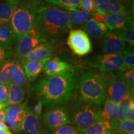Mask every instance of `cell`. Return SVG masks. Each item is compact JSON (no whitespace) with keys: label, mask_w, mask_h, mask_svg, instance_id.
Listing matches in <instances>:
<instances>
[{"label":"cell","mask_w":134,"mask_h":134,"mask_svg":"<svg viewBox=\"0 0 134 134\" xmlns=\"http://www.w3.org/2000/svg\"><path fill=\"white\" fill-rule=\"evenodd\" d=\"M48 4H53L57 7L62 8L70 11L80 9L81 0H43Z\"/></svg>","instance_id":"obj_27"},{"label":"cell","mask_w":134,"mask_h":134,"mask_svg":"<svg viewBox=\"0 0 134 134\" xmlns=\"http://www.w3.org/2000/svg\"><path fill=\"white\" fill-rule=\"evenodd\" d=\"M133 100H134L133 93L130 92L127 96L119 104V114L117 118L118 122L126 119L130 104Z\"/></svg>","instance_id":"obj_28"},{"label":"cell","mask_w":134,"mask_h":134,"mask_svg":"<svg viewBox=\"0 0 134 134\" xmlns=\"http://www.w3.org/2000/svg\"><path fill=\"white\" fill-rule=\"evenodd\" d=\"M16 8L5 1H0V24H9Z\"/></svg>","instance_id":"obj_26"},{"label":"cell","mask_w":134,"mask_h":134,"mask_svg":"<svg viewBox=\"0 0 134 134\" xmlns=\"http://www.w3.org/2000/svg\"><path fill=\"white\" fill-rule=\"evenodd\" d=\"M81 28L82 30H83L88 35L89 37L90 36L98 39L103 37L109 30L105 23L97 24L93 18L82 25Z\"/></svg>","instance_id":"obj_21"},{"label":"cell","mask_w":134,"mask_h":134,"mask_svg":"<svg viewBox=\"0 0 134 134\" xmlns=\"http://www.w3.org/2000/svg\"><path fill=\"white\" fill-rule=\"evenodd\" d=\"M6 108H8L7 105H6L4 103H3L2 102H1V100H0V111H1V110H4V109Z\"/></svg>","instance_id":"obj_42"},{"label":"cell","mask_w":134,"mask_h":134,"mask_svg":"<svg viewBox=\"0 0 134 134\" xmlns=\"http://www.w3.org/2000/svg\"><path fill=\"white\" fill-rule=\"evenodd\" d=\"M116 125L109 122H96L86 128L78 130V134H114Z\"/></svg>","instance_id":"obj_20"},{"label":"cell","mask_w":134,"mask_h":134,"mask_svg":"<svg viewBox=\"0 0 134 134\" xmlns=\"http://www.w3.org/2000/svg\"><path fill=\"white\" fill-rule=\"evenodd\" d=\"M98 12L124 13L133 18V0H93Z\"/></svg>","instance_id":"obj_11"},{"label":"cell","mask_w":134,"mask_h":134,"mask_svg":"<svg viewBox=\"0 0 134 134\" xmlns=\"http://www.w3.org/2000/svg\"><path fill=\"white\" fill-rule=\"evenodd\" d=\"M8 86L3 85H0V100L3 103L8 105Z\"/></svg>","instance_id":"obj_37"},{"label":"cell","mask_w":134,"mask_h":134,"mask_svg":"<svg viewBox=\"0 0 134 134\" xmlns=\"http://www.w3.org/2000/svg\"><path fill=\"white\" fill-rule=\"evenodd\" d=\"M123 76L129 87L130 91L134 93V69L124 71Z\"/></svg>","instance_id":"obj_35"},{"label":"cell","mask_w":134,"mask_h":134,"mask_svg":"<svg viewBox=\"0 0 134 134\" xmlns=\"http://www.w3.org/2000/svg\"><path fill=\"white\" fill-rule=\"evenodd\" d=\"M120 35L125 43H129L131 46H134V27L133 25L127 26L120 31Z\"/></svg>","instance_id":"obj_33"},{"label":"cell","mask_w":134,"mask_h":134,"mask_svg":"<svg viewBox=\"0 0 134 134\" xmlns=\"http://www.w3.org/2000/svg\"><path fill=\"white\" fill-rule=\"evenodd\" d=\"M122 58L127 70L134 69V48L133 46L129 45L122 53Z\"/></svg>","instance_id":"obj_31"},{"label":"cell","mask_w":134,"mask_h":134,"mask_svg":"<svg viewBox=\"0 0 134 134\" xmlns=\"http://www.w3.org/2000/svg\"><path fill=\"white\" fill-rule=\"evenodd\" d=\"M42 120L46 128L52 132L71 123L69 112L62 106L55 107L47 110L43 114Z\"/></svg>","instance_id":"obj_9"},{"label":"cell","mask_w":134,"mask_h":134,"mask_svg":"<svg viewBox=\"0 0 134 134\" xmlns=\"http://www.w3.org/2000/svg\"><path fill=\"white\" fill-rule=\"evenodd\" d=\"M74 69H75L74 66L60 60L57 57H55L51 58L46 63L43 68V71L47 76H48L61 74Z\"/></svg>","instance_id":"obj_17"},{"label":"cell","mask_w":134,"mask_h":134,"mask_svg":"<svg viewBox=\"0 0 134 134\" xmlns=\"http://www.w3.org/2000/svg\"><path fill=\"white\" fill-rule=\"evenodd\" d=\"M127 119L134 120V100H133L130 104Z\"/></svg>","instance_id":"obj_39"},{"label":"cell","mask_w":134,"mask_h":134,"mask_svg":"<svg viewBox=\"0 0 134 134\" xmlns=\"http://www.w3.org/2000/svg\"><path fill=\"white\" fill-rule=\"evenodd\" d=\"M66 43L71 51L78 56H85L93 50L90 37L82 29L70 30Z\"/></svg>","instance_id":"obj_8"},{"label":"cell","mask_w":134,"mask_h":134,"mask_svg":"<svg viewBox=\"0 0 134 134\" xmlns=\"http://www.w3.org/2000/svg\"><path fill=\"white\" fill-rule=\"evenodd\" d=\"M52 57H47L42 60L36 61H30L23 63V66L26 76L29 81L36 80L42 71L44 66L51 59Z\"/></svg>","instance_id":"obj_19"},{"label":"cell","mask_w":134,"mask_h":134,"mask_svg":"<svg viewBox=\"0 0 134 134\" xmlns=\"http://www.w3.org/2000/svg\"><path fill=\"white\" fill-rule=\"evenodd\" d=\"M14 37L11 27L9 24H0V42L12 46Z\"/></svg>","instance_id":"obj_29"},{"label":"cell","mask_w":134,"mask_h":134,"mask_svg":"<svg viewBox=\"0 0 134 134\" xmlns=\"http://www.w3.org/2000/svg\"><path fill=\"white\" fill-rule=\"evenodd\" d=\"M14 55L12 46L0 42V66Z\"/></svg>","instance_id":"obj_32"},{"label":"cell","mask_w":134,"mask_h":134,"mask_svg":"<svg viewBox=\"0 0 134 134\" xmlns=\"http://www.w3.org/2000/svg\"><path fill=\"white\" fill-rule=\"evenodd\" d=\"M105 24L110 31H121L127 26L133 25V19L124 13H105Z\"/></svg>","instance_id":"obj_15"},{"label":"cell","mask_w":134,"mask_h":134,"mask_svg":"<svg viewBox=\"0 0 134 134\" xmlns=\"http://www.w3.org/2000/svg\"><path fill=\"white\" fill-rule=\"evenodd\" d=\"M78 80L79 75L75 68L61 74L45 77L32 88L31 91L42 106L55 108L74 98Z\"/></svg>","instance_id":"obj_1"},{"label":"cell","mask_w":134,"mask_h":134,"mask_svg":"<svg viewBox=\"0 0 134 134\" xmlns=\"http://www.w3.org/2000/svg\"><path fill=\"white\" fill-rule=\"evenodd\" d=\"M114 134H119V133H114Z\"/></svg>","instance_id":"obj_44"},{"label":"cell","mask_w":134,"mask_h":134,"mask_svg":"<svg viewBox=\"0 0 134 134\" xmlns=\"http://www.w3.org/2000/svg\"><path fill=\"white\" fill-rule=\"evenodd\" d=\"M123 72H109L102 75L106 83V97L118 105L131 92L124 78Z\"/></svg>","instance_id":"obj_6"},{"label":"cell","mask_w":134,"mask_h":134,"mask_svg":"<svg viewBox=\"0 0 134 134\" xmlns=\"http://www.w3.org/2000/svg\"><path fill=\"white\" fill-rule=\"evenodd\" d=\"M0 134H13L7 127H0Z\"/></svg>","instance_id":"obj_41"},{"label":"cell","mask_w":134,"mask_h":134,"mask_svg":"<svg viewBox=\"0 0 134 134\" xmlns=\"http://www.w3.org/2000/svg\"><path fill=\"white\" fill-rule=\"evenodd\" d=\"M48 42L38 35L32 36L27 34L17 42V45L14 51L15 57L22 63L30 52L38 45Z\"/></svg>","instance_id":"obj_12"},{"label":"cell","mask_w":134,"mask_h":134,"mask_svg":"<svg viewBox=\"0 0 134 134\" xmlns=\"http://www.w3.org/2000/svg\"><path fill=\"white\" fill-rule=\"evenodd\" d=\"M42 4L40 0L21 1L10 22L14 42H17L32 29L37 13Z\"/></svg>","instance_id":"obj_4"},{"label":"cell","mask_w":134,"mask_h":134,"mask_svg":"<svg viewBox=\"0 0 134 134\" xmlns=\"http://www.w3.org/2000/svg\"><path fill=\"white\" fill-rule=\"evenodd\" d=\"M115 133L134 134V120L126 119L119 122L115 129Z\"/></svg>","instance_id":"obj_30"},{"label":"cell","mask_w":134,"mask_h":134,"mask_svg":"<svg viewBox=\"0 0 134 134\" xmlns=\"http://www.w3.org/2000/svg\"><path fill=\"white\" fill-rule=\"evenodd\" d=\"M18 60H8L0 66V85L8 86L12 83V73Z\"/></svg>","instance_id":"obj_22"},{"label":"cell","mask_w":134,"mask_h":134,"mask_svg":"<svg viewBox=\"0 0 134 134\" xmlns=\"http://www.w3.org/2000/svg\"><path fill=\"white\" fill-rule=\"evenodd\" d=\"M54 45L50 42L42 43L34 48L24 58L21 64L30 61L42 60L47 57H52L54 51Z\"/></svg>","instance_id":"obj_16"},{"label":"cell","mask_w":134,"mask_h":134,"mask_svg":"<svg viewBox=\"0 0 134 134\" xmlns=\"http://www.w3.org/2000/svg\"><path fill=\"white\" fill-rule=\"evenodd\" d=\"M21 130L27 134H43V127L41 114L28 107L21 124Z\"/></svg>","instance_id":"obj_14"},{"label":"cell","mask_w":134,"mask_h":134,"mask_svg":"<svg viewBox=\"0 0 134 134\" xmlns=\"http://www.w3.org/2000/svg\"><path fill=\"white\" fill-rule=\"evenodd\" d=\"M93 19L97 24H101L105 23V14L102 13H98L93 15Z\"/></svg>","instance_id":"obj_38"},{"label":"cell","mask_w":134,"mask_h":134,"mask_svg":"<svg viewBox=\"0 0 134 134\" xmlns=\"http://www.w3.org/2000/svg\"><path fill=\"white\" fill-rule=\"evenodd\" d=\"M103 104V108H100V120L109 122L117 125L118 124L119 105L107 97Z\"/></svg>","instance_id":"obj_18"},{"label":"cell","mask_w":134,"mask_h":134,"mask_svg":"<svg viewBox=\"0 0 134 134\" xmlns=\"http://www.w3.org/2000/svg\"><path fill=\"white\" fill-rule=\"evenodd\" d=\"M4 111L3 110H1V111H0V122H2L3 120V118H4Z\"/></svg>","instance_id":"obj_43"},{"label":"cell","mask_w":134,"mask_h":134,"mask_svg":"<svg viewBox=\"0 0 134 134\" xmlns=\"http://www.w3.org/2000/svg\"><path fill=\"white\" fill-rule=\"evenodd\" d=\"M80 9H82V11L93 15L99 13L98 8L93 0H81Z\"/></svg>","instance_id":"obj_34"},{"label":"cell","mask_w":134,"mask_h":134,"mask_svg":"<svg viewBox=\"0 0 134 134\" xmlns=\"http://www.w3.org/2000/svg\"><path fill=\"white\" fill-rule=\"evenodd\" d=\"M86 63L103 73L127 71L121 54L96 55L86 60Z\"/></svg>","instance_id":"obj_7"},{"label":"cell","mask_w":134,"mask_h":134,"mask_svg":"<svg viewBox=\"0 0 134 134\" xmlns=\"http://www.w3.org/2000/svg\"><path fill=\"white\" fill-rule=\"evenodd\" d=\"M33 29L48 42L62 43L72 27L66 11L43 4L37 13Z\"/></svg>","instance_id":"obj_2"},{"label":"cell","mask_w":134,"mask_h":134,"mask_svg":"<svg viewBox=\"0 0 134 134\" xmlns=\"http://www.w3.org/2000/svg\"><path fill=\"white\" fill-rule=\"evenodd\" d=\"M79 100L102 105L106 98V83L103 76L89 70H83L77 88Z\"/></svg>","instance_id":"obj_3"},{"label":"cell","mask_w":134,"mask_h":134,"mask_svg":"<svg viewBox=\"0 0 134 134\" xmlns=\"http://www.w3.org/2000/svg\"><path fill=\"white\" fill-rule=\"evenodd\" d=\"M8 105H16L21 104L25 98V89L17 86L15 84L11 83L8 86Z\"/></svg>","instance_id":"obj_23"},{"label":"cell","mask_w":134,"mask_h":134,"mask_svg":"<svg viewBox=\"0 0 134 134\" xmlns=\"http://www.w3.org/2000/svg\"><path fill=\"white\" fill-rule=\"evenodd\" d=\"M52 134H78V130L73 125H66L53 132Z\"/></svg>","instance_id":"obj_36"},{"label":"cell","mask_w":134,"mask_h":134,"mask_svg":"<svg viewBox=\"0 0 134 134\" xmlns=\"http://www.w3.org/2000/svg\"><path fill=\"white\" fill-rule=\"evenodd\" d=\"M100 105L79 100L71 106L70 114L71 122L78 130L86 128L100 121Z\"/></svg>","instance_id":"obj_5"},{"label":"cell","mask_w":134,"mask_h":134,"mask_svg":"<svg viewBox=\"0 0 134 134\" xmlns=\"http://www.w3.org/2000/svg\"><path fill=\"white\" fill-rule=\"evenodd\" d=\"M27 108V102L9 105L3 110L4 116L2 122L9 129L14 132L20 131Z\"/></svg>","instance_id":"obj_10"},{"label":"cell","mask_w":134,"mask_h":134,"mask_svg":"<svg viewBox=\"0 0 134 134\" xmlns=\"http://www.w3.org/2000/svg\"><path fill=\"white\" fill-rule=\"evenodd\" d=\"M66 15L72 28L76 27L78 26H82L93 17V14L82 10L66 12Z\"/></svg>","instance_id":"obj_24"},{"label":"cell","mask_w":134,"mask_h":134,"mask_svg":"<svg viewBox=\"0 0 134 134\" xmlns=\"http://www.w3.org/2000/svg\"><path fill=\"white\" fill-rule=\"evenodd\" d=\"M21 0H5L6 3H8V4L13 5V6H17L18 7V5L19 4L20 2H21Z\"/></svg>","instance_id":"obj_40"},{"label":"cell","mask_w":134,"mask_h":134,"mask_svg":"<svg viewBox=\"0 0 134 134\" xmlns=\"http://www.w3.org/2000/svg\"><path fill=\"white\" fill-rule=\"evenodd\" d=\"M29 81L25 74L23 65L18 61L12 73V83L17 86L26 89L29 86Z\"/></svg>","instance_id":"obj_25"},{"label":"cell","mask_w":134,"mask_h":134,"mask_svg":"<svg viewBox=\"0 0 134 134\" xmlns=\"http://www.w3.org/2000/svg\"><path fill=\"white\" fill-rule=\"evenodd\" d=\"M126 43L120 35V31H109L103 37V50L105 54H122Z\"/></svg>","instance_id":"obj_13"}]
</instances>
